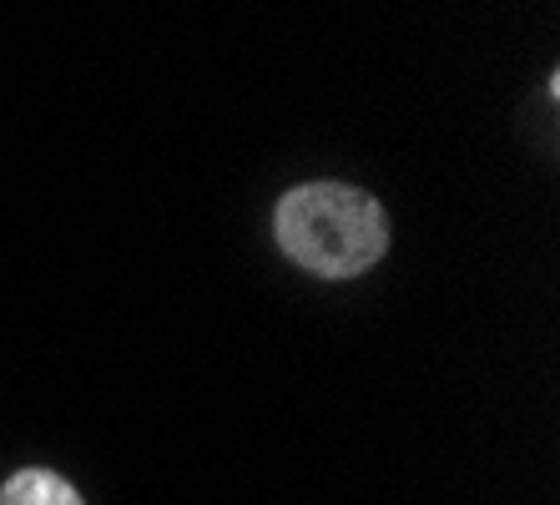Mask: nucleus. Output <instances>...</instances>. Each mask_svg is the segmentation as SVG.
<instances>
[{
  "mask_svg": "<svg viewBox=\"0 0 560 505\" xmlns=\"http://www.w3.org/2000/svg\"><path fill=\"white\" fill-rule=\"evenodd\" d=\"M273 238L299 268L318 278H359L389 253V213L349 182H303L278 197Z\"/></svg>",
  "mask_w": 560,
  "mask_h": 505,
  "instance_id": "nucleus-1",
  "label": "nucleus"
},
{
  "mask_svg": "<svg viewBox=\"0 0 560 505\" xmlns=\"http://www.w3.org/2000/svg\"><path fill=\"white\" fill-rule=\"evenodd\" d=\"M0 505H86V501H81V491L66 475L26 466L0 485Z\"/></svg>",
  "mask_w": 560,
  "mask_h": 505,
  "instance_id": "nucleus-2",
  "label": "nucleus"
}]
</instances>
